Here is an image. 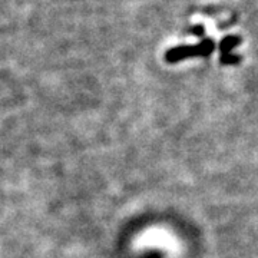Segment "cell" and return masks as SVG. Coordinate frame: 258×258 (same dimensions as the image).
<instances>
[{
	"label": "cell",
	"mask_w": 258,
	"mask_h": 258,
	"mask_svg": "<svg viewBox=\"0 0 258 258\" xmlns=\"http://www.w3.org/2000/svg\"><path fill=\"white\" fill-rule=\"evenodd\" d=\"M211 52V42H204L197 46H179L171 49L166 52V60L168 62H178L192 55H205Z\"/></svg>",
	"instance_id": "obj_1"
}]
</instances>
